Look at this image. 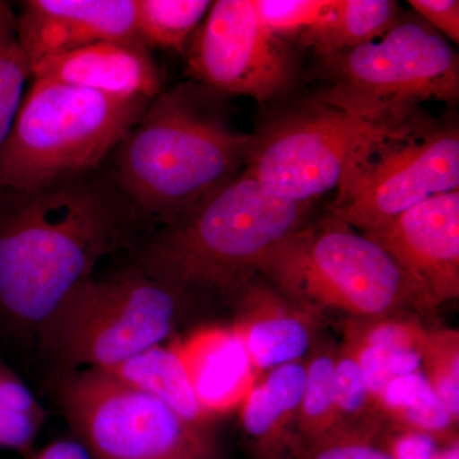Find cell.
<instances>
[{"label":"cell","mask_w":459,"mask_h":459,"mask_svg":"<svg viewBox=\"0 0 459 459\" xmlns=\"http://www.w3.org/2000/svg\"><path fill=\"white\" fill-rule=\"evenodd\" d=\"M3 192L0 309L36 329L102 258L133 246L148 225L110 166Z\"/></svg>","instance_id":"1"},{"label":"cell","mask_w":459,"mask_h":459,"mask_svg":"<svg viewBox=\"0 0 459 459\" xmlns=\"http://www.w3.org/2000/svg\"><path fill=\"white\" fill-rule=\"evenodd\" d=\"M225 98L195 81L162 91L115 148V180L148 223L177 225L246 170L253 134Z\"/></svg>","instance_id":"2"},{"label":"cell","mask_w":459,"mask_h":459,"mask_svg":"<svg viewBox=\"0 0 459 459\" xmlns=\"http://www.w3.org/2000/svg\"><path fill=\"white\" fill-rule=\"evenodd\" d=\"M312 205L276 197L244 170L186 220L156 232L137 267L181 292L235 291L303 228Z\"/></svg>","instance_id":"3"},{"label":"cell","mask_w":459,"mask_h":459,"mask_svg":"<svg viewBox=\"0 0 459 459\" xmlns=\"http://www.w3.org/2000/svg\"><path fill=\"white\" fill-rule=\"evenodd\" d=\"M151 101L35 78L0 150V189L38 188L101 168Z\"/></svg>","instance_id":"4"},{"label":"cell","mask_w":459,"mask_h":459,"mask_svg":"<svg viewBox=\"0 0 459 459\" xmlns=\"http://www.w3.org/2000/svg\"><path fill=\"white\" fill-rule=\"evenodd\" d=\"M458 188L457 126L415 108L377 120L353 151L328 210L367 234L421 202Z\"/></svg>","instance_id":"5"},{"label":"cell","mask_w":459,"mask_h":459,"mask_svg":"<svg viewBox=\"0 0 459 459\" xmlns=\"http://www.w3.org/2000/svg\"><path fill=\"white\" fill-rule=\"evenodd\" d=\"M183 292L140 268L75 286L38 329L60 370L108 369L170 336Z\"/></svg>","instance_id":"6"},{"label":"cell","mask_w":459,"mask_h":459,"mask_svg":"<svg viewBox=\"0 0 459 459\" xmlns=\"http://www.w3.org/2000/svg\"><path fill=\"white\" fill-rule=\"evenodd\" d=\"M259 271L289 291L353 316L433 307L394 256L331 214L286 238Z\"/></svg>","instance_id":"7"},{"label":"cell","mask_w":459,"mask_h":459,"mask_svg":"<svg viewBox=\"0 0 459 459\" xmlns=\"http://www.w3.org/2000/svg\"><path fill=\"white\" fill-rule=\"evenodd\" d=\"M327 86L318 96L349 113L377 119L427 101L459 98V60L442 33L402 21L377 40L322 57Z\"/></svg>","instance_id":"8"},{"label":"cell","mask_w":459,"mask_h":459,"mask_svg":"<svg viewBox=\"0 0 459 459\" xmlns=\"http://www.w3.org/2000/svg\"><path fill=\"white\" fill-rule=\"evenodd\" d=\"M274 105L252 133L246 170L276 197L313 204L337 189L353 151L379 117L349 113L319 98Z\"/></svg>","instance_id":"9"},{"label":"cell","mask_w":459,"mask_h":459,"mask_svg":"<svg viewBox=\"0 0 459 459\" xmlns=\"http://www.w3.org/2000/svg\"><path fill=\"white\" fill-rule=\"evenodd\" d=\"M53 392L92 459H192L197 453L195 427L107 370H59Z\"/></svg>","instance_id":"10"},{"label":"cell","mask_w":459,"mask_h":459,"mask_svg":"<svg viewBox=\"0 0 459 459\" xmlns=\"http://www.w3.org/2000/svg\"><path fill=\"white\" fill-rule=\"evenodd\" d=\"M184 56L195 82L262 105L285 101L299 81L291 45L263 25L252 0L212 2Z\"/></svg>","instance_id":"11"},{"label":"cell","mask_w":459,"mask_h":459,"mask_svg":"<svg viewBox=\"0 0 459 459\" xmlns=\"http://www.w3.org/2000/svg\"><path fill=\"white\" fill-rule=\"evenodd\" d=\"M365 237L379 244L429 303L459 295V190L435 195Z\"/></svg>","instance_id":"12"},{"label":"cell","mask_w":459,"mask_h":459,"mask_svg":"<svg viewBox=\"0 0 459 459\" xmlns=\"http://www.w3.org/2000/svg\"><path fill=\"white\" fill-rule=\"evenodd\" d=\"M18 36L32 68L39 63L107 41H142L135 0H27Z\"/></svg>","instance_id":"13"},{"label":"cell","mask_w":459,"mask_h":459,"mask_svg":"<svg viewBox=\"0 0 459 459\" xmlns=\"http://www.w3.org/2000/svg\"><path fill=\"white\" fill-rule=\"evenodd\" d=\"M32 77L124 98L156 99L162 78L143 41H107L62 54L32 68Z\"/></svg>","instance_id":"14"},{"label":"cell","mask_w":459,"mask_h":459,"mask_svg":"<svg viewBox=\"0 0 459 459\" xmlns=\"http://www.w3.org/2000/svg\"><path fill=\"white\" fill-rule=\"evenodd\" d=\"M178 347L205 412L231 409L247 395L253 364L240 331L208 329Z\"/></svg>","instance_id":"15"},{"label":"cell","mask_w":459,"mask_h":459,"mask_svg":"<svg viewBox=\"0 0 459 459\" xmlns=\"http://www.w3.org/2000/svg\"><path fill=\"white\" fill-rule=\"evenodd\" d=\"M401 21V7L392 0H331L298 39L322 59L377 40Z\"/></svg>","instance_id":"16"},{"label":"cell","mask_w":459,"mask_h":459,"mask_svg":"<svg viewBox=\"0 0 459 459\" xmlns=\"http://www.w3.org/2000/svg\"><path fill=\"white\" fill-rule=\"evenodd\" d=\"M102 370L161 401L192 427H197L208 415L195 394L178 343L151 347Z\"/></svg>","instance_id":"17"},{"label":"cell","mask_w":459,"mask_h":459,"mask_svg":"<svg viewBox=\"0 0 459 459\" xmlns=\"http://www.w3.org/2000/svg\"><path fill=\"white\" fill-rule=\"evenodd\" d=\"M210 0H135V25L148 48L184 56L193 33L210 12Z\"/></svg>","instance_id":"18"},{"label":"cell","mask_w":459,"mask_h":459,"mask_svg":"<svg viewBox=\"0 0 459 459\" xmlns=\"http://www.w3.org/2000/svg\"><path fill=\"white\" fill-rule=\"evenodd\" d=\"M307 368L299 362L281 365L272 370L261 385L247 394L244 403L243 424L253 437H263L301 406Z\"/></svg>","instance_id":"19"},{"label":"cell","mask_w":459,"mask_h":459,"mask_svg":"<svg viewBox=\"0 0 459 459\" xmlns=\"http://www.w3.org/2000/svg\"><path fill=\"white\" fill-rule=\"evenodd\" d=\"M29 77L31 65L18 36L17 17L8 3L0 2V150L16 120Z\"/></svg>","instance_id":"20"},{"label":"cell","mask_w":459,"mask_h":459,"mask_svg":"<svg viewBox=\"0 0 459 459\" xmlns=\"http://www.w3.org/2000/svg\"><path fill=\"white\" fill-rule=\"evenodd\" d=\"M250 360L259 369H274L303 358L310 346L307 325L294 316H272L240 331Z\"/></svg>","instance_id":"21"},{"label":"cell","mask_w":459,"mask_h":459,"mask_svg":"<svg viewBox=\"0 0 459 459\" xmlns=\"http://www.w3.org/2000/svg\"><path fill=\"white\" fill-rule=\"evenodd\" d=\"M380 400L392 412L420 430H444L455 421L427 374L421 371L395 377L385 386Z\"/></svg>","instance_id":"22"},{"label":"cell","mask_w":459,"mask_h":459,"mask_svg":"<svg viewBox=\"0 0 459 459\" xmlns=\"http://www.w3.org/2000/svg\"><path fill=\"white\" fill-rule=\"evenodd\" d=\"M44 420L41 404L25 383L0 367V448L30 451Z\"/></svg>","instance_id":"23"},{"label":"cell","mask_w":459,"mask_h":459,"mask_svg":"<svg viewBox=\"0 0 459 459\" xmlns=\"http://www.w3.org/2000/svg\"><path fill=\"white\" fill-rule=\"evenodd\" d=\"M359 365L370 395L379 397L395 377L420 371L424 362V347L383 346L365 344L359 353Z\"/></svg>","instance_id":"24"},{"label":"cell","mask_w":459,"mask_h":459,"mask_svg":"<svg viewBox=\"0 0 459 459\" xmlns=\"http://www.w3.org/2000/svg\"><path fill=\"white\" fill-rule=\"evenodd\" d=\"M424 362L428 377L440 400L451 411L453 418L459 415V351L457 334H440L427 338Z\"/></svg>","instance_id":"25"},{"label":"cell","mask_w":459,"mask_h":459,"mask_svg":"<svg viewBox=\"0 0 459 459\" xmlns=\"http://www.w3.org/2000/svg\"><path fill=\"white\" fill-rule=\"evenodd\" d=\"M331 0H252L263 25L280 38H294L312 27Z\"/></svg>","instance_id":"26"},{"label":"cell","mask_w":459,"mask_h":459,"mask_svg":"<svg viewBox=\"0 0 459 459\" xmlns=\"http://www.w3.org/2000/svg\"><path fill=\"white\" fill-rule=\"evenodd\" d=\"M336 361L320 355L307 368L303 402V418L310 427H320L333 418V377Z\"/></svg>","instance_id":"27"},{"label":"cell","mask_w":459,"mask_h":459,"mask_svg":"<svg viewBox=\"0 0 459 459\" xmlns=\"http://www.w3.org/2000/svg\"><path fill=\"white\" fill-rule=\"evenodd\" d=\"M333 392L336 412L351 415L359 412L367 404L370 394L356 358H343L336 362Z\"/></svg>","instance_id":"28"},{"label":"cell","mask_w":459,"mask_h":459,"mask_svg":"<svg viewBox=\"0 0 459 459\" xmlns=\"http://www.w3.org/2000/svg\"><path fill=\"white\" fill-rule=\"evenodd\" d=\"M410 5L429 25L453 42L459 41V2L457 0H410Z\"/></svg>","instance_id":"29"},{"label":"cell","mask_w":459,"mask_h":459,"mask_svg":"<svg viewBox=\"0 0 459 459\" xmlns=\"http://www.w3.org/2000/svg\"><path fill=\"white\" fill-rule=\"evenodd\" d=\"M427 337L411 323H382L369 332L367 344H383V346L413 347L422 349Z\"/></svg>","instance_id":"30"},{"label":"cell","mask_w":459,"mask_h":459,"mask_svg":"<svg viewBox=\"0 0 459 459\" xmlns=\"http://www.w3.org/2000/svg\"><path fill=\"white\" fill-rule=\"evenodd\" d=\"M437 455V444L431 435L411 433L398 440L394 459H435Z\"/></svg>","instance_id":"31"},{"label":"cell","mask_w":459,"mask_h":459,"mask_svg":"<svg viewBox=\"0 0 459 459\" xmlns=\"http://www.w3.org/2000/svg\"><path fill=\"white\" fill-rule=\"evenodd\" d=\"M316 459H394L388 453L362 444H344L320 452Z\"/></svg>","instance_id":"32"},{"label":"cell","mask_w":459,"mask_h":459,"mask_svg":"<svg viewBox=\"0 0 459 459\" xmlns=\"http://www.w3.org/2000/svg\"><path fill=\"white\" fill-rule=\"evenodd\" d=\"M33 459H92L87 449L74 440H59L51 443Z\"/></svg>","instance_id":"33"},{"label":"cell","mask_w":459,"mask_h":459,"mask_svg":"<svg viewBox=\"0 0 459 459\" xmlns=\"http://www.w3.org/2000/svg\"><path fill=\"white\" fill-rule=\"evenodd\" d=\"M435 459H459L458 446H453L446 452L437 453Z\"/></svg>","instance_id":"34"}]
</instances>
